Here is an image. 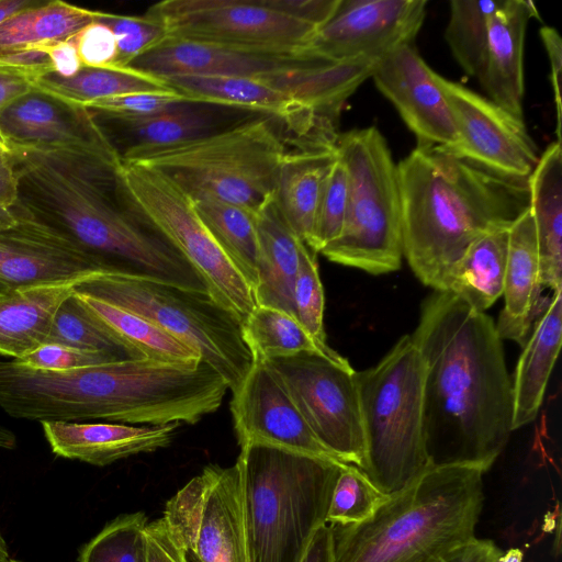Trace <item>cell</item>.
<instances>
[{"label":"cell","mask_w":562,"mask_h":562,"mask_svg":"<svg viewBox=\"0 0 562 562\" xmlns=\"http://www.w3.org/2000/svg\"><path fill=\"white\" fill-rule=\"evenodd\" d=\"M411 337L424 363L429 464L487 471L514 431L512 379L494 321L457 295L434 290Z\"/></svg>","instance_id":"1"},{"label":"cell","mask_w":562,"mask_h":562,"mask_svg":"<svg viewBox=\"0 0 562 562\" xmlns=\"http://www.w3.org/2000/svg\"><path fill=\"white\" fill-rule=\"evenodd\" d=\"M10 150L18 179L16 212L55 228L106 271L207 292L195 269L127 201L115 147Z\"/></svg>","instance_id":"2"},{"label":"cell","mask_w":562,"mask_h":562,"mask_svg":"<svg viewBox=\"0 0 562 562\" xmlns=\"http://www.w3.org/2000/svg\"><path fill=\"white\" fill-rule=\"evenodd\" d=\"M403 257L437 290L483 235L507 228L529 207L528 181L491 173L439 147H416L397 164Z\"/></svg>","instance_id":"3"},{"label":"cell","mask_w":562,"mask_h":562,"mask_svg":"<svg viewBox=\"0 0 562 562\" xmlns=\"http://www.w3.org/2000/svg\"><path fill=\"white\" fill-rule=\"evenodd\" d=\"M485 472L429 465L366 521L329 526L334 562H438L474 537Z\"/></svg>","instance_id":"4"},{"label":"cell","mask_w":562,"mask_h":562,"mask_svg":"<svg viewBox=\"0 0 562 562\" xmlns=\"http://www.w3.org/2000/svg\"><path fill=\"white\" fill-rule=\"evenodd\" d=\"M236 463L249 562H300L345 464L265 445L241 447Z\"/></svg>","instance_id":"5"},{"label":"cell","mask_w":562,"mask_h":562,"mask_svg":"<svg viewBox=\"0 0 562 562\" xmlns=\"http://www.w3.org/2000/svg\"><path fill=\"white\" fill-rule=\"evenodd\" d=\"M279 127L272 116L250 115L206 136L122 161L160 173L194 202L214 199L257 212L273 194L288 151Z\"/></svg>","instance_id":"6"},{"label":"cell","mask_w":562,"mask_h":562,"mask_svg":"<svg viewBox=\"0 0 562 562\" xmlns=\"http://www.w3.org/2000/svg\"><path fill=\"white\" fill-rule=\"evenodd\" d=\"M364 439L361 471L393 494L430 464L423 422L424 363L403 336L374 367L356 372Z\"/></svg>","instance_id":"7"},{"label":"cell","mask_w":562,"mask_h":562,"mask_svg":"<svg viewBox=\"0 0 562 562\" xmlns=\"http://www.w3.org/2000/svg\"><path fill=\"white\" fill-rule=\"evenodd\" d=\"M74 291L151 321L194 348L232 391L254 363L241 321L209 292L113 271L90 273L75 283Z\"/></svg>","instance_id":"8"},{"label":"cell","mask_w":562,"mask_h":562,"mask_svg":"<svg viewBox=\"0 0 562 562\" xmlns=\"http://www.w3.org/2000/svg\"><path fill=\"white\" fill-rule=\"evenodd\" d=\"M336 151L348 173V209L339 236L319 252L328 260L383 274L403 258L402 205L395 164L375 126L340 133Z\"/></svg>","instance_id":"9"},{"label":"cell","mask_w":562,"mask_h":562,"mask_svg":"<svg viewBox=\"0 0 562 562\" xmlns=\"http://www.w3.org/2000/svg\"><path fill=\"white\" fill-rule=\"evenodd\" d=\"M119 180L131 205L195 269L211 296L244 323L256 307L252 289L220 248L194 202L160 173L136 164L122 161Z\"/></svg>","instance_id":"10"},{"label":"cell","mask_w":562,"mask_h":562,"mask_svg":"<svg viewBox=\"0 0 562 562\" xmlns=\"http://www.w3.org/2000/svg\"><path fill=\"white\" fill-rule=\"evenodd\" d=\"M146 13L164 24L168 36L261 52H303L318 30L274 0H164Z\"/></svg>","instance_id":"11"},{"label":"cell","mask_w":562,"mask_h":562,"mask_svg":"<svg viewBox=\"0 0 562 562\" xmlns=\"http://www.w3.org/2000/svg\"><path fill=\"white\" fill-rule=\"evenodd\" d=\"M265 361L278 374L318 441L340 462L361 470L364 439L357 371L349 361L315 352Z\"/></svg>","instance_id":"12"},{"label":"cell","mask_w":562,"mask_h":562,"mask_svg":"<svg viewBox=\"0 0 562 562\" xmlns=\"http://www.w3.org/2000/svg\"><path fill=\"white\" fill-rule=\"evenodd\" d=\"M164 519L186 562H249L237 463L205 467L167 502Z\"/></svg>","instance_id":"13"},{"label":"cell","mask_w":562,"mask_h":562,"mask_svg":"<svg viewBox=\"0 0 562 562\" xmlns=\"http://www.w3.org/2000/svg\"><path fill=\"white\" fill-rule=\"evenodd\" d=\"M450 109L457 139L439 147L498 177L528 181L540 154L524 119L488 98L432 71Z\"/></svg>","instance_id":"14"},{"label":"cell","mask_w":562,"mask_h":562,"mask_svg":"<svg viewBox=\"0 0 562 562\" xmlns=\"http://www.w3.org/2000/svg\"><path fill=\"white\" fill-rule=\"evenodd\" d=\"M427 0H340L303 52L327 61L382 57L413 44L426 16Z\"/></svg>","instance_id":"15"},{"label":"cell","mask_w":562,"mask_h":562,"mask_svg":"<svg viewBox=\"0 0 562 562\" xmlns=\"http://www.w3.org/2000/svg\"><path fill=\"white\" fill-rule=\"evenodd\" d=\"M232 392L229 408L240 448L265 445L342 463L318 441L265 360L254 359Z\"/></svg>","instance_id":"16"},{"label":"cell","mask_w":562,"mask_h":562,"mask_svg":"<svg viewBox=\"0 0 562 562\" xmlns=\"http://www.w3.org/2000/svg\"><path fill=\"white\" fill-rule=\"evenodd\" d=\"M16 214L19 222L0 232V296L21 288L77 281L106 271L99 259L55 228Z\"/></svg>","instance_id":"17"},{"label":"cell","mask_w":562,"mask_h":562,"mask_svg":"<svg viewBox=\"0 0 562 562\" xmlns=\"http://www.w3.org/2000/svg\"><path fill=\"white\" fill-rule=\"evenodd\" d=\"M321 61L324 60L305 52L250 50L167 36L127 67L159 79L202 75L250 78L266 82Z\"/></svg>","instance_id":"18"},{"label":"cell","mask_w":562,"mask_h":562,"mask_svg":"<svg viewBox=\"0 0 562 562\" xmlns=\"http://www.w3.org/2000/svg\"><path fill=\"white\" fill-rule=\"evenodd\" d=\"M432 71L413 44H403L380 58L371 78L415 135L417 145L446 147L456 142L457 131Z\"/></svg>","instance_id":"19"},{"label":"cell","mask_w":562,"mask_h":562,"mask_svg":"<svg viewBox=\"0 0 562 562\" xmlns=\"http://www.w3.org/2000/svg\"><path fill=\"white\" fill-rule=\"evenodd\" d=\"M0 139L9 148L114 147L90 110L36 89L4 111L0 119Z\"/></svg>","instance_id":"20"},{"label":"cell","mask_w":562,"mask_h":562,"mask_svg":"<svg viewBox=\"0 0 562 562\" xmlns=\"http://www.w3.org/2000/svg\"><path fill=\"white\" fill-rule=\"evenodd\" d=\"M91 112L119 151L121 159L139 151L187 143L250 116L233 119L246 116L243 114H249V112L195 102H186L167 111L138 119Z\"/></svg>","instance_id":"21"},{"label":"cell","mask_w":562,"mask_h":562,"mask_svg":"<svg viewBox=\"0 0 562 562\" xmlns=\"http://www.w3.org/2000/svg\"><path fill=\"white\" fill-rule=\"evenodd\" d=\"M41 425L54 454L98 467L166 448L180 426L179 423L140 426L53 420Z\"/></svg>","instance_id":"22"},{"label":"cell","mask_w":562,"mask_h":562,"mask_svg":"<svg viewBox=\"0 0 562 562\" xmlns=\"http://www.w3.org/2000/svg\"><path fill=\"white\" fill-rule=\"evenodd\" d=\"M539 18L530 0H503L488 22L484 60L476 79L496 105L524 119V47L528 23Z\"/></svg>","instance_id":"23"},{"label":"cell","mask_w":562,"mask_h":562,"mask_svg":"<svg viewBox=\"0 0 562 562\" xmlns=\"http://www.w3.org/2000/svg\"><path fill=\"white\" fill-rule=\"evenodd\" d=\"M542 288L535 226L528 207L508 228L505 303L495 324L502 339L524 347L535 321L546 307L540 303Z\"/></svg>","instance_id":"24"},{"label":"cell","mask_w":562,"mask_h":562,"mask_svg":"<svg viewBox=\"0 0 562 562\" xmlns=\"http://www.w3.org/2000/svg\"><path fill=\"white\" fill-rule=\"evenodd\" d=\"M257 223L256 305L274 307L294 315L293 288L300 250L305 243L284 220L273 194L258 209Z\"/></svg>","instance_id":"25"},{"label":"cell","mask_w":562,"mask_h":562,"mask_svg":"<svg viewBox=\"0 0 562 562\" xmlns=\"http://www.w3.org/2000/svg\"><path fill=\"white\" fill-rule=\"evenodd\" d=\"M517 362L513 390V430L533 422L541 407L562 342V289L536 319Z\"/></svg>","instance_id":"26"},{"label":"cell","mask_w":562,"mask_h":562,"mask_svg":"<svg viewBox=\"0 0 562 562\" xmlns=\"http://www.w3.org/2000/svg\"><path fill=\"white\" fill-rule=\"evenodd\" d=\"M552 142L528 178L542 286L562 289V155Z\"/></svg>","instance_id":"27"},{"label":"cell","mask_w":562,"mask_h":562,"mask_svg":"<svg viewBox=\"0 0 562 562\" xmlns=\"http://www.w3.org/2000/svg\"><path fill=\"white\" fill-rule=\"evenodd\" d=\"M77 281L21 288L0 296V355L16 360L45 345L55 314Z\"/></svg>","instance_id":"28"},{"label":"cell","mask_w":562,"mask_h":562,"mask_svg":"<svg viewBox=\"0 0 562 562\" xmlns=\"http://www.w3.org/2000/svg\"><path fill=\"white\" fill-rule=\"evenodd\" d=\"M334 150H288L278 172L276 203L291 229L308 246Z\"/></svg>","instance_id":"29"},{"label":"cell","mask_w":562,"mask_h":562,"mask_svg":"<svg viewBox=\"0 0 562 562\" xmlns=\"http://www.w3.org/2000/svg\"><path fill=\"white\" fill-rule=\"evenodd\" d=\"M508 228L475 240L445 274L435 291L450 292L477 312H484L503 295Z\"/></svg>","instance_id":"30"},{"label":"cell","mask_w":562,"mask_h":562,"mask_svg":"<svg viewBox=\"0 0 562 562\" xmlns=\"http://www.w3.org/2000/svg\"><path fill=\"white\" fill-rule=\"evenodd\" d=\"M83 308L144 358L169 363H194L200 353L151 321L87 294L75 292Z\"/></svg>","instance_id":"31"},{"label":"cell","mask_w":562,"mask_h":562,"mask_svg":"<svg viewBox=\"0 0 562 562\" xmlns=\"http://www.w3.org/2000/svg\"><path fill=\"white\" fill-rule=\"evenodd\" d=\"M34 88L79 106L136 92L172 91L162 79L131 67H82L69 78L50 72L40 78Z\"/></svg>","instance_id":"32"},{"label":"cell","mask_w":562,"mask_h":562,"mask_svg":"<svg viewBox=\"0 0 562 562\" xmlns=\"http://www.w3.org/2000/svg\"><path fill=\"white\" fill-rule=\"evenodd\" d=\"M194 205L220 248L254 292L258 256L257 212L214 199L199 200Z\"/></svg>","instance_id":"33"},{"label":"cell","mask_w":562,"mask_h":562,"mask_svg":"<svg viewBox=\"0 0 562 562\" xmlns=\"http://www.w3.org/2000/svg\"><path fill=\"white\" fill-rule=\"evenodd\" d=\"M243 337L254 359L268 360L300 352L342 358L327 344L316 340L294 315L274 307L256 305L243 323Z\"/></svg>","instance_id":"34"},{"label":"cell","mask_w":562,"mask_h":562,"mask_svg":"<svg viewBox=\"0 0 562 562\" xmlns=\"http://www.w3.org/2000/svg\"><path fill=\"white\" fill-rule=\"evenodd\" d=\"M503 0H451L445 38L450 52L471 77H477L484 60L488 22Z\"/></svg>","instance_id":"35"},{"label":"cell","mask_w":562,"mask_h":562,"mask_svg":"<svg viewBox=\"0 0 562 562\" xmlns=\"http://www.w3.org/2000/svg\"><path fill=\"white\" fill-rule=\"evenodd\" d=\"M46 344L101 351L117 361L144 358L97 322L80 304L75 291L57 310Z\"/></svg>","instance_id":"36"},{"label":"cell","mask_w":562,"mask_h":562,"mask_svg":"<svg viewBox=\"0 0 562 562\" xmlns=\"http://www.w3.org/2000/svg\"><path fill=\"white\" fill-rule=\"evenodd\" d=\"M143 512L120 515L79 549L78 562H146Z\"/></svg>","instance_id":"37"},{"label":"cell","mask_w":562,"mask_h":562,"mask_svg":"<svg viewBox=\"0 0 562 562\" xmlns=\"http://www.w3.org/2000/svg\"><path fill=\"white\" fill-rule=\"evenodd\" d=\"M356 465L345 464L336 480L327 524L356 525L369 519L389 498Z\"/></svg>","instance_id":"38"},{"label":"cell","mask_w":562,"mask_h":562,"mask_svg":"<svg viewBox=\"0 0 562 562\" xmlns=\"http://www.w3.org/2000/svg\"><path fill=\"white\" fill-rule=\"evenodd\" d=\"M294 315L302 326L319 342H326L324 329V290L316 252L306 244L300 250L299 267L293 288Z\"/></svg>","instance_id":"39"},{"label":"cell","mask_w":562,"mask_h":562,"mask_svg":"<svg viewBox=\"0 0 562 562\" xmlns=\"http://www.w3.org/2000/svg\"><path fill=\"white\" fill-rule=\"evenodd\" d=\"M348 173L337 155L324 181L315 226L308 245L316 254L341 233L348 209Z\"/></svg>","instance_id":"40"},{"label":"cell","mask_w":562,"mask_h":562,"mask_svg":"<svg viewBox=\"0 0 562 562\" xmlns=\"http://www.w3.org/2000/svg\"><path fill=\"white\" fill-rule=\"evenodd\" d=\"M97 20L112 30L119 50L117 67H127L135 58L153 48L167 36V30L156 18L101 12Z\"/></svg>","instance_id":"41"},{"label":"cell","mask_w":562,"mask_h":562,"mask_svg":"<svg viewBox=\"0 0 562 562\" xmlns=\"http://www.w3.org/2000/svg\"><path fill=\"white\" fill-rule=\"evenodd\" d=\"M189 102L173 91L136 92L90 102L83 108L109 115L138 119Z\"/></svg>","instance_id":"42"},{"label":"cell","mask_w":562,"mask_h":562,"mask_svg":"<svg viewBox=\"0 0 562 562\" xmlns=\"http://www.w3.org/2000/svg\"><path fill=\"white\" fill-rule=\"evenodd\" d=\"M14 361L37 370L68 371L117 360L101 351L85 350L58 344H45Z\"/></svg>","instance_id":"43"},{"label":"cell","mask_w":562,"mask_h":562,"mask_svg":"<svg viewBox=\"0 0 562 562\" xmlns=\"http://www.w3.org/2000/svg\"><path fill=\"white\" fill-rule=\"evenodd\" d=\"M70 41L75 44L83 67H117L119 50L115 36L105 23L94 20L76 33Z\"/></svg>","instance_id":"44"},{"label":"cell","mask_w":562,"mask_h":562,"mask_svg":"<svg viewBox=\"0 0 562 562\" xmlns=\"http://www.w3.org/2000/svg\"><path fill=\"white\" fill-rule=\"evenodd\" d=\"M0 72L25 78L35 83L40 78L54 72L45 53L16 50L0 54Z\"/></svg>","instance_id":"45"},{"label":"cell","mask_w":562,"mask_h":562,"mask_svg":"<svg viewBox=\"0 0 562 562\" xmlns=\"http://www.w3.org/2000/svg\"><path fill=\"white\" fill-rule=\"evenodd\" d=\"M541 41L548 55L550 65V79L553 90L555 105L557 126L555 142L561 144L562 131V100H561V75H562V41L558 31L552 26H542L539 31Z\"/></svg>","instance_id":"46"},{"label":"cell","mask_w":562,"mask_h":562,"mask_svg":"<svg viewBox=\"0 0 562 562\" xmlns=\"http://www.w3.org/2000/svg\"><path fill=\"white\" fill-rule=\"evenodd\" d=\"M145 541L146 562H186L164 517L146 525Z\"/></svg>","instance_id":"47"},{"label":"cell","mask_w":562,"mask_h":562,"mask_svg":"<svg viewBox=\"0 0 562 562\" xmlns=\"http://www.w3.org/2000/svg\"><path fill=\"white\" fill-rule=\"evenodd\" d=\"M24 50L45 53L53 66L54 72L64 78L75 76L83 67L76 46L70 40L44 42L32 45Z\"/></svg>","instance_id":"48"},{"label":"cell","mask_w":562,"mask_h":562,"mask_svg":"<svg viewBox=\"0 0 562 562\" xmlns=\"http://www.w3.org/2000/svg\"><path fill=\"white\" fill-rule=\"evenodd\" d=\"M502 553L492 540L473 537L453 548L438 562H497Z\"/></svg>","instance_id":"49"},{"label":"cell","mask_w":562,"mask_h":562,"mask_svg":"<svg viewBox=\"0 0 562 562\" xmlns=\"http://www.w3.org/2000/svg\"><path fill=\"white\" fill-rule=\"evenodd\" d=\"M16 198L18 179L13 155L0 140V205L13 206Z\"/></svg>","instance_id":"50"},{"label":"cell","mask_w":562,"mask_h":562,"mask_svg":"<svg viewBox=\"0 0 562 562\" xmlns=\"http://www.w3.org/2000/svg\"><path fill=\"white\" fill-rule=\"evenodd\" d=\"M33 90L35 88L32 81L0 72V119L11 104Z\"/></svg>","instance_id":"51"},{"label":"cell","mask_w":562,"mask_h":562,"mask_svg":"<svg viewBox=\"0 0 562 562\" xmlns=\"http://www.w3.org/2000/svg\"><path fill=\"white\" fill-rule=\"evenodd\" d=\"M300 562H334L331 530L327 524L314 532Z\"/></svg>","instance_id":"52"},{"label":"cell","mask_w":562,"mask_h":562,"mask_svg":"<svg viewBox=\"0 0 562 562\" xmlns=\"http://www.w3.org/2000/svg\"><path fill=\"white\" fill-rule=\"evenodd\" d=\"M38 0H0V25L14 14L40 4Z\"/></svg>","instance_id":"53"},{"label":"cell","mask_w":562,"mask_h":562,"mask_svg":"<svg viewBox=\"0 0 562 562\" xmlns=\"http://www.w3.org/2000/svg\"><path fill=\"white\" fill-rule=\"evenodd\" d=\"M19 222L13 206L0 205V232L11 228Z\"/></svg>","instance_id":"54"},{"label":"cell","mask_w":562,"mask_h":562,"mask_svg":"<svg viewBox=\"0 0 562 562\" xmlns=\"http://www.w3.org/2000/svg\"><path fill=\"white\" fill-rule=\"evenodd\" d=\"M16 447V436L9 428L0 425V448L14 449Z\"/></svg>","instance_id":"55"},{"label":"cell","mask_w":562,"mask_h":562,"mask_svg":"<svg viewBox=\"0 0 562 562\" xmlns=\"http://www.w3.org/2000/svg\"><path fill=\"white\" fill-rule=\"evenodd\" d=\"M497 562H522V552L519 549H509L502 553Z\"/></svg>","instance_id":"56"},{"label":"cell","mask_w":562,"mask_h":562,"mask_svg":"<svg viewBox=\"0 0 562 562\" xmlns=\"http://www.w3.org/2000/svg\"><path fill=\"white\" fill-rule=\"evenodd\" d=\"M9 547L0 530V562L10 561Z\"/></svg>","instance_id":"57"},{"label":"cell","mask_w":562,"mask_h":562,"mask_svg":"<svg viewBox=\"0 0 562 562\" xmlns=\"http://www.w3.org/2000/svg\"><path fill=\"white\" fill-rule=\"evenodd\" d=\"M9 562H22V561H19V560H14V559H10Z\"/></svg>","instance_id":"58"}]
</instances>
